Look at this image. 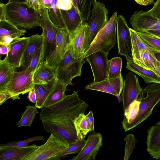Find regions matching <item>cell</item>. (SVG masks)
Here are the masks:
<instances>
[{
  "instance_id": "obj_1",
  "label": "cell",
  "mask_w": 160,
  "mask_h": 160,
  "mask_svg": "<svg viewBox=\"0 0 160 160\" xmlns=\"http://www.w3.org/2000/svg\"><path fill=\"white\" fill-rule=\"evenodd\" d=\"M88 104L79 97L78 91L66 95L62 100L41 108L40 119L44 130L69 144L78 139L74 121L85 112Z\"/></svg>"
},
{
  "instance_id": "obj_2",
  "label": "cell",
  "mask_w": 160,
  "mask_h": 160,
  "mask_svg": "<svg viewBox=\"0 0 160 160\" xmlns=\"http://www.w3.org/2000/svg\"><path fill=\"white\" fill-rule=\"evenodd\" d=\"M5 7L7 20L15 26L28 29L40 26V11L26 2H8Z\"/></svg>"
},
{
  "instance_id": "obj_3",
  "label": "cell",
  "mask_w": 160,
  "mask_h": 160,
  "mask_svg": "<svg viewBox=\"0 0 160 160\" xmlns=\"http://www.w3.org/2000/svg\"><path fill=\"white\" fill-rule=\"evenodd\" d=\"M137 100L139 102L137 114L124 129L126 132L138 126L151 114L153 108L160 101V84L148 85L142 89Z\"/></svg>"
},
{
  "instance_id": "obj_4",
  "label": "cell",
  "mask_w": 160,
  "mask_h": 160,
  "mask_svg": "<svg viewBox=\"0 0 160 160\" xmlns=\"http://www.w3.org/2000/svg\"><path fill=\"white\" fill-rule=\"evenodd\" d=\"M117 12L111 16L105 26L99 32L89 48L82 56L84 59L92 53L101 51L108 54L114 47L117 31Z\"/></svg>"
},
{
  "instance_id": "obj_5",
  "label": "cell",
  "mask_w": 160,
  "mask_h": 160,
  "mask_svg": "<svg viewBox=\"0 0 160 160\" xmlns=\"http://www.w3.org/2000/svg\"><path fill=\"white\" fill-rule=\"evenodd\" d=\"M85 62L82 56L78 59H75L73 57L69 45L63 59L57 68V79L67 86L72 85V79L81 75L82 68Z\"/></svg>"
},
{
  "instance_id": "obj_6",
  "label": "cell",
  "mask_w": 160,
  "mask_h": 160,
  "mask_svg": "<svg viewBox=\"0 0 160 160\" xmlns=\"http://www.w3.org/2000/svg\"><path fill=\"white\" fill-rule=\"evenodd\" d=\"M33 73L28 68L21 71H15L10 81L0 88V91L8 92L13 100L19 99L20 94L28 92L33 88Z\"/></svg>"
},
{
  "instance_id": "obj_7",
  "label": "cell",
  "mask_w": 160,
  "mask_h": 160,
  "mask_svg": "<svg viewBox=\"0 0 160 160\" xmlns=\"http://www.w3.org/2000/svg\"><path fill=\"white\" fill-rule=\"evenodd\" d=\"M40 26L42 32L41 62L54 51L56 45L55 27L51 22L48 15V9L44 8L40 11Z\"/></svg>"
},
{
  "instance_id": "obj_8",
  "label": "cell",
  "mask_w": 160,
  "mask_h": 160,
  "mask_svg": "<svg viewBox=\"0 0 160 160\" xmlns=\"http://www.w3.org/2000/svg\"><path fill=\"white\" fill-rule=\"evenodd\" d=\"M69 143L53 134H51L46 142L40 146L25 160H49L63 151Z\"/></svg>"
},
{
  "instance_id": "obj_9",
  "label": "cell",
  "mask_w": 160,
  "mask_h": 160,
  "mask_svg": "<svg viewBox=\"0 0 160 160\" xmlns=\"http://www.w3.org/2000/svg\"><path fill=\"white\" fill-rule=\"evenodd\" d=\"M91 12L87 23L89 28L88 48L97 34L108 21V9L102 2L95 1L93 4Z\"/></svg>"
},
{
  "instance_id": "obj_10",
  "label": "cell",
  "mask_w": 160,
  "mask_h": 160,
  "mask_svg": "<svg viewBox=\"0 0 160 160\" xmlns=\"http://www.w3.org/2000/svg\"><path fill=\"white\" fill-rule=\"evenodd\" d=\"M56 45L53 52L49 55L45 60L50 66L58 68L63 59L70 44L69 33L66 28L55 27Z\"/></svg>"
},
{
  "instance_id": "obj_11",
  "label": "cell",
  "mask_w": 160,
  "mask_h": 160,
  "mask_svg": "<svg viewBox=\"0 0 160 160\" xmlns=\"http://www.w3.org/2000/svg\"><path fill=\"white\" fill-rule=\"evenodd\" d=\"M117 31L118 54L124 56L127 61L132 59L129 28L125 18L122 15H119L117 17Z\"/></svg>"
},
{
  "instance_id": "obj_12",
  "label": "cell",
  "mask_w": 160,
  "mask_h": 160,
  "mask_svg": "<svg viewBox=\"0 0 160 160\" xmlns=\"http://www.w3.org/2000/svg\"><path fill=\"white\" fill-rule=\"evenodd\" d=\"M89 28L87 23L82 24L70 36V46L75 59L82 56L88 49Z\"/></svg>"
},
{
  "instance_id": "obj_13",
  "label": "cell",
  "mask_w": 160,
  "mask_h": 160,
  "mask_svg": "<svg viewBox=\"0 0 160 160\" xmlns=\"http://www.w3.org/2000/svg\"><path fill=\"white\" fill-rule=\"evenodd\" d=\"M108 54L102 51H98L86 58V61L90 64L93 73V82H99L108 79Z\"/></svg>"
},
{
  "instance_id": "obj_14",
  "label": "cell",
  "mask_w": 160,
  "mask_h": 160,
  "mask_svg": "<svg viewBox=\"0 0 160 160\" xmlns=\"http://www.w3.org/2000/svg\"><path fill=\"white\" fill-rule=\"evenodd\" d=\"M122 95L123 111L133 101L136 100L142 89L138 77L132 71L127 74L124 82Z\"/></svg>"
},
{
  "instance_id": "obj_15",
  "label": "cell",
  "mask_w": 160,
  "mask_h": 160,
  "mask_svg": "<svg viewBox=\"0 0 160 160\" xmlns=\"http://www.w3.org/2000/svg\"><path fill=\"white\" fill-rule=\"evenodd\" d=\"M130 21L133 29L137 32L160 28V19L153 17L148 11L134 12Z\"/></svg>"
},
{
  "instance_id": "obj_16",
  "label": "cell",
  "mask_w": 160,
  "mask_h": 160,
  "mask_svg": "<svg viewBox=\"0 0 160 160\" xmlns=\"http://www.w3.org/2000/svg\"><path fill=\"white\" fill-rule=\"evenodd\" d=\"M102 138L100 133L89 134L86 143L80 152L71 160H94L102 146Z\"/></svg>"
},
{
  "instance_id": "obj_17",
  "label": "cell",
  "mask_w": 160,
  "mask_h": 160,
  "mask_svg": "<svg viewBox=\"0 0 160 160\" xmlns=\"http://www.w3.org/2000/svg\"><path fill=\"white\" fill-rule=\"evenodd\" d=\"M123 85L124 82L122 76L99 82H92L86 86L85 88L86 90H96L109 93L117 97L121 93Z\"/></svg>"
},
{
  "instance_id": "obj_18",
  "label": "cell",
  "mask_w": 160,
  "mask_h": 160,
  "mask_svg": "<svg viewBox=\"0 0 160 160\" xmlns=\"http://www.w3.org/2000/svg\"><path fill=\"white\" fill-rule=\"evenodd\" d=\"M40 146L33 144L25 147H0V160H25Z\"/></svg>"
},
{
  "instance_id": "obj_19",
  "label": "cell",
  "mask_w": 160,
  "mask_h": 160,
  "mask_svg": "<svg viewBox=\"0 0 160 160\" xmlns=\"http://www.w3.org/2000/svg\"><path fill=\"white\" fill-rule=\"evenodd\" d=\"M29 42V37H24L14 39L9 44V50L6 56L8 62L19 68L21 60Z\"/></svg>"
},
{
  "instance_id": "obj_20",
  "label": "cell",
  "mask_w": 160,
  "mask_h": 160,
  "mask_svg": "<svg viewBox=\"0 0 160 160\" xmlns=\"http://www.w3.org/2000/svg\"><path fill=\"white\" fill-rule=\"evenodd\" d=\"M147 149L153 158L160 159V121L147 131Z\"/></svg>"
},
{
  "instance_id": "obj_21",
  "label": "cell",
  "mask_w": 160,
  "mask_h": 160,
  "mask_svg": "<svg viewBox=\"0 0 160 160\" xmlns=\"http://www.w3.org/2000/svg\"><path fill=\"white\" fill-rule=\"evenodd\" d=\"M42 34H37L29 37V43L21 60L20 67H22L25 69L29 66L32 58L42 48Z\"/></svg>"
},
{
  "instance_id": "obj_22",
  "label": "cell",
  "mask_w": 160,
  "mask_h": 160,
  "mask_svg": "<svg viewBox=\"0 0 160 160\" xmlns=\"http://www.w3.org/2000/svg\"><path fill=\"white\" fill-rule=\"evenodd\" d=\"M57 68L50 66L45 60L43 61L33 73L34 84L46 82L57 79Z\"/></svg>"
},
{
  "instance_id": "obj_23",
  "label": "cell",
  "mask_w": 160,
  "mask_h": 160,
  "mask_svg": "<svg viewBox=\"0 0 160 160\" xmlns=\"http://www.w3.org/2000/svg\"><path fill=\"white\" fill-rule=\"evenodd\" d=\"M134 62L139 66L148 70L154 71L160 63L154 54L146 50H142L132 57Z\"/></svg>"
},
{
  "instance_id": "obj_24",
  "label": "cell",
  "mask_w": 160,
  "mask_h": 160,
  "mask_svg": "<svg viewBox=\"0 0 160 160\" xmlns=\"http://www.w3.org/2000/svg\"><path fill=\"white\" fill-rule=\"evenodd\" d=\"M126 68L142 77L147 83H156L160 84V76L153 71L145 69L139 66L133 59L127 61Z\"/></svg>"
},
{
  "instance_id": "obj_25",
  "label": "cell",
  "mask_w": 160,
  "mask_h": 160,
  "mask_svg": "<svg viewBox=\"0 0 160 160\" xmlns=\"http://www.w3.org/2000/svg\"><path fill=\"white\" fill-rule=\"evenodd\" d=\"M57 79L43 83L34 84V88L36 96L35 106L38 108L43 107L44 103L52 90Z\"/></svg>"
},
{
  "instance_id": "obj_26",
  "label": "cell",
  "mask_w": 160,
  "mask_h": 160,
  "mask_svg": "<svg viewBox=\"0 0 160 160\" xmlns=\"http://www.w3.org/2000/svg\"><path fill=\"white\" fill-rule=\"evenodd\" d=\"M61 11L64 24L70 36L83 24L82 20L73 7L69 10Z\"/></svg>"
},
{
  "instance_id": "obj_27",
  "label": "cell",
  "mask_w": 160,
  "mask_h": 160,
  "mask_svg": "<svg viewBox=\"0 0 160 160\" xmlns=\"http://www.w3.org/2000/svg\"><path fill=\"white\" fill-rule=\"evenodd\" d=\"M26 32L25 30L19 29L7 19L0 21V38L9 36L14 40L20 38Z\"/></svg>"
},
{
  "instance_id": "obj_28",
  "label": "cell",
  "mask_w": 160,
  "mask_h": 160,
  "mask_svg": "<svg viewBox=\"0 0 160 160\" xmlns=\"http://www.w3.org/2000/svg\"><path fill=\"white\" fill-rule=\"evenodd\" d=\"M129 30L131 38L132 57L142 50H146L153 54L159 51L146 43L133 29L129 28Z\"/></svg>"
},
{
  "instance_id": "obj_29",
  "label": "cell",
  "mask_w": 160,
  "mask_h": 160,
  "mask_svg": "<svg viewBox=\"0 0 160 160\" xmlns=\"http://www.w3.org/2000/svg\"><path fill=\"white\" fill-rule=\"evenodd\" d=\"M67 85L57 80L55 84L47 98L44 107L53 104L62 100L66 95L65 92L67 90Z\"/></svg>"
},
{
  "instance_id": "obj_30",
  "label": "cell",
  "mask_w": 160,
  "mask_h": 160,
  "mask_svg": "<svg viewBox=\"0 0 160 160\" xmlns=\"http://www.w3.org/2000/svg\"><path fill=\"white\" fill-rule=\"evenodd\" d=\"M18 67L7 61L6 57L0 60V88L6 85L13 75L15 69Z\"/></svg>"
},
{
  "instance_id": "obj_31",
  "label": "cell",
  "mask_w": 160,
  "mask_h": 160,
  "mask_svg": "<svg viewBox=\"0 0 160 160\" xmlns=\"http://www.w3.org/2000/svg\"><path fill=\"white\" fill-rule=\"evenodd\" d=\"M96 0H75V4L73 7L81 17L83 24L87 23L91 15L92 5Z\"/></svg>"
},
{
  "instance_id": "obj_32",
  "label": "cell",
  "mask_w": 160,
  "mask_h": 160,
  "mask_svg": "<svg viewBox=\"0 0 160 160\" xmlns=\"http://www.w3.org/2000/svg\"><path fill=\"white\" fill-rule=\"evenodd\" d=\"M82 113L75 118L74 124L76 131L78 139H84L87 134L90 131L86 115Z\"/></svg>"
},
{
  "instance_id": "obj_33",
  "label": "cell",
  "mask_w": 160,
  "mask_h": 160,
  "mask_svg": "<svg viewBox=\"0 0 160 160\" xmlns=\"http://www.w3.org/2000/svg\"><path fill=\"white\" fill-rule=\"evenodd\" d=\"M57 0H52L51 8L48 9L49 18L53 24L58 28H66L63 19L61 10L57 6Z\"/></svg>"
},
{
  "instance_id": "obj_34",
  "label": "cell",
  "mask_w": 160,
  "mask_h": 160,
  "mask_svg": "<svg viewBox=\"0 0 160 160\" xmlns=\"http://www.w3.org/2000/svg\"><path fill=\"white\" fill-rule=\"evenodd\" d=\"M86 141V140L84 139L81 140L78 139L69 144L68 147L53 157L50 160H60L62 157L68 155L79 153L84 146Z\"/></svg>"
},
{
  "instance_id": "obj_35",
  "label": "cell",
  "mask_w": 160,
  "mask_h": 160,
  "mask_svg": "<svg viewBox=\"0 0 160 160\" xmlns=\"http://www.w3.org/2000/svg\"><path fill=\"white\" fill-rule=\"evenodd\" d=\"M26 110L22 113L21 118L17 124L18 127H31L36 115L38 113V108L35 106L28 105L26 106Z\"/></svg>"
},
{
  "instance_id": "obj_36",
  "label": "cell",
  "mask_w": 160,
  "mask_h": 160,
  "mask_svg": "<svg viewBox=\"0 0 160 160\" xmlns=\"http://www.w3.org/2000/svg\"><path fill=\"white\" fill-rule=\"evenodd\" d=\"M122 63V59L120 57L113 58L108 61V79L118 78L122 76L121 73Z\"/></svg>"
},
{
  "instance_id": "obj_37",
  "label": "cell",
  "mask_w": 160,
  "mask_h": 160,
  "mask_svg": "<svg viewBox=\"0 0 160 160\" xmlns=\"http://www.w3.org/2000/svg\"><path fill=\"white\" fill-rule=\"evenodd\" d=\"M136 33L148 45L160 51V38L148 33L135 31Z\"/></svg>"
},
{
  "instance_id": "obj_38",
  "label": "cell",
  "mask_w": 160,
  "mask_h": 160,
  "mask_svg": "<svg viewBox=\"0 0 160 160\" xmlns=\"http://www.w3.org/2000/svg\"><path fill=\"white\" fill-rule=\"evenodd\" d=\"M124 140L126 142L124 148V160H128L133 149L135 148L137 140L133 134H128L124 138Z\"/></svg>"
},
{
  "instance_id": "obj_39",
  "label": "cell",
  "mask_w": 160,
  "mask_h": 160,
  "mask_svg": "<svg viewBox=\"0 0 160 160\" xmlns=\"http://www.w3.org/2000/svg\"><path fill=\"white\" fill-rule=\"evenodd\" d=\"M44 138L42 136L33 137L26 140H22L18 142H12L2 144L0 147L12 146L16 147H25L28 145L29 142L37 140H44Z\"/></svg>"
},
{
  "instance_id": "obj_40",
  "label": "cell",
  "mask_w": 160,
  "mask_h": 160,
  "mask_svg": "<svg viewBox=\"0 0 160 160\" xmlns=\"http://www.w3.org/2000/svg\"><path fill=\"white\" fill-rule=\"evenodd\" d=\"M42 48L40 49L32 58L28 68L33 72L35 71L41 63Z\"/></svg>"
},
{
  "instance_id": "obj_41",
  "label": "cell",
  "mask_w": 160,
  "mask_h": 160,
  "mask_svg": "<svg viewBox=\"0 0 160 160\" xmlns=\"http://www.w3.org/2000/svg\"><path fill=\"white\" fill-rule=\"evenodd\" d=\"M57 6L63 10H69L73 7L71 0H57Z\"/></svg>"
},
{
  "instance_id": "obj_42",
  "label": "cell",
  "mask_w": 160,
  "mask_h": 160,
  "mask_svg": "<svg viewBox=\"0 0 160 160\" xmlns=\"http://www.w3.org/2000/svg\"><path fill=\"white\" fill-rule=\"evenodd\" d=\"M148 11L153 17L160 19V0H157L152 8Z\"/></svg>"
},
{
  "instance_id": "obj_43",
  "label": "cell",
  "mask_w": 160,
  "mask_h": 160,
  "mask_svg": "<svg viewBox=\"0 0 160 160\" xmlns=\"http://www.w3.org/2000/svg\"><path fill=\"white\" fill-rule=\"evenodd\" d=\"M52 0H37L38 10L41 11L44 8H51V3Z\"/></svg>"
},
{
  "instance_id": "obj_44",
  "label": "cell",
  "mask_w": 160,
  "mask_h": 160,
  "mask_svg": "<svg viewBox=\"0 0 160 160\" xmlns=\"http://www.w3.org/2000/svg\"><path fill=\"white\" fill-rule=\"evenodd\" d=\"M86 115L88 122L90 130V131H94V118L92 112L91 111H90Z\"/></svg>"
},
{
  "instance_id": "obj_45",
  "label": "cell",
  "mask_w": 160,
  "mask_h": 160,
  "mask_svg": "<svg viewBox=\"0 0 160 160\" xmlns=\"http://www.w3.org/2000/svg\"><path fill=\"white\" fill-rule=\"evenodd\" d=\"M10 98H11V96L9 93L5 91H0V105Z\"/></svg>"
},
{
  "instance_id": "obj_46",
  "label": "cell",
  "mask_w": 160,
  "mask_h": 160,
  "mask_svg": "<svg viewBox=\"0 0 160 160\" xmlns=\"http://www.w3.org/2000/svg\"><path fill=\"white\" fill-rule=\"evenodd\" d=\"M28 98L29 101L35 104H36V96L34 88L28 92Z\"/></svg>"
},
{
  "instance_id": "obj_47",
  "label": "cell",
  "mask_w": 160,
  "mask_h": 160,
  "mask_svg": "<svg viewBox=\"0 0 160 160\" xmlns=\"http://www.w3.org/2000/svg\"><path fill=\"white\" fill-rule=\"evenodd\" d=\"M160 38V28L155 29L148 30L143 32Z\"/></svg>"
},
{
  "instance_id": "obj_48",
  "label": "cell",
  "mask_w": 160,
  "mask_h": 160,
  "mask_svg": "<svg viewBox=\"0 0 160 160\" xmlns=\"http://www.w3.org/2000/svg\"><path fill=\"white\" fill-rule=\"evenodd\" d=\"M9 50V45L0 44V55L1 57L3 55H7Z\"/></svg>"
},
{
  "instance_id": "obj_49",
  "label": "cell",
  "mask_w": 160,
  "mask_h": 160,
  "mask_svg": "<svg viewBox=\"0 0 160 160\" xmlns=\"http://www.w3.org/2000/svg\"><path fill=\"white\" fill-rule=\"evenodd\" d=\"M7 19L6 17V13L5 4L1 3L0 4V21Z\"/></svg>"
},
{
  "instance_id": "obj_50",
  "label": "cell",
  "mask_w": 160,
  "mask_h": 160,
  "mask_svg": "<svg viewBox=\"0 0 160 160\" xmlns=\"http://www.w3.org/2000/svg\"><path fill=\"white\" fill-rule=\"evenodd\" d=\"M26 3L29 7L38 10L37 0H27Z\"/></svg>"
},
{
  "instance_id": "obj_51",
  "label": "cell",
  "mask_w": 160,
  "mask_h": 160,
  "mask_svg": "<svg viewBox=\"0 0 160 160\" xmlns=\"http://www.w3.org/2000/svg\"><path fill=\"white\" fill-rule=\"evenodd\" d=\"M137 3L143 6H147V5L152 4L148 0H134Z\"/></svg>"
},
{
  "instance_id": "obj_52",
  "label": "cell",
  "mask_w": 160,
  "mask_h": 160,
  "mask_svg": "<svg viewBox=\"0 0 160 160\" xmlns=\"http://www.w3.org/2000/svg\"><path fill=\"white\" fill-rule=\"evenodd\" d=\"M27 0H8V2H26Z\"/></svg>"
},
{
  "instance_id": "obj_53",
  "label": "cell",
  "mask_w": 160,
  "mask_h": 160,
  "mask_svg": "<svg viewBox=\"0 0 160 160\" xmlns=\"http://www.w3.org/2000/svg\"><path fill=\"white\" fill-rule=\"evenodd\" d=\"M157 74L160 76V63L157 69L153 71Z\"/></svg>"
},
{
  "instance_id": "obj_54",
  "label": "cell",
  "mask_w": 160,
  "mask_h": 160,
  "mask_svg": "<svg viewBox=\"0 0 160 160\" xmlns=\"http://www.w3.org/2000/svg\"><path fill=\"white\" fill-rule=\"evenodd\" d=\"M154 55L157 59L160 62V51L154 53Z\"/></svg>"
},
{
  "instance_id": "obj_55",
  "label": "cell",
  "mask_w": 160,
  "mask_h": 160,
  "mask_svg": "<svg viewBox=\"0 0 160 160\" xmlns=\"http://www.w3.org/2000/svg\"><path fill=\"white\" fill-rule=\"evenodd\" d=\"M118 99V101L120 103L122 101V96H121L120 95L117 97Z\"/></svg>"
},
{
  "instance_id": "obj_56",
  "label": "cell",
  "mask_w": 160,
  "mask_h": 160,
  "mask_svg": "<svg viewBox=\"0 0 160 160\" xmlns=\"http://www.w3.org/2000/svg\"><path fill=\"white\" fill-rule=\"evenodd\" d=\"M151 3H152L154 2V0H148Z\"/></svg>"
}]
</instances>
